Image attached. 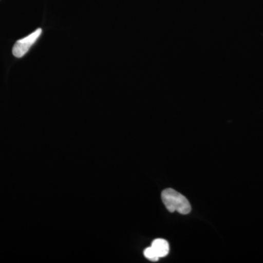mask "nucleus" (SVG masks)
<instances>
[{"label":"nucleus","mask_w":263,"mask_h":263,"mask_svg":"<svg viewBox=\"0 0 263 263\" xmlns=\"http://www.w3.org/2000/svg\"><path fill=\"white\" fill-rule=\"evenodd\" d=\"M152 247L160 258L166 257L169 253L168 243H167V240L162 239V238H158V239L154 240L152 243Z\"/></svg>","instance_id":"3"},{"label":"nucleus","mask_w":263,"mask_h":263,"mask_svg":"<svg viewBox=\"0 0 263 263\" xmlns=\"http://www.w3.org/2000/svg\"><path fill=\"white\" fill-rule=\"evenodd\" d=\"M162 200L164 205L170 212H179V214H190L191 205L183 195L173 189H166L162 193Z\"/></svg>","instance_id":"1"},{"label":"nucleus","mask_w":263,"mask_h":263,"mask_svg":"<svg viewBox=\"0 0 263 263\" xmlns=\"http://www.w3.org/2000/svg\"><path fill=\"white\" fill-rule=\"evenodd\" d=\"M41 34H42V29H37L27 37L17 41L13 48V56L16 58L23 57L29 51L32 45L37 41Z\"/></svg>","instance_id":"2"},{"label":"nucleus","mask_w":263,"mask_h":263,"mask_svg":"<svg viewBox=\"0 0 263 263\" xmlns=\"http://www.w3.org/2000/svg\"><path fill=\"white\" fill-rule=\"evenodd\" d=\"M144 256L147 259H149L151 261H153V262L158 261L159 259H160V257H159L158 255L156 254L155 250H154L152 247L145 249Z\"/></svg>","instance_id":"4"}]
</instances>
